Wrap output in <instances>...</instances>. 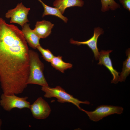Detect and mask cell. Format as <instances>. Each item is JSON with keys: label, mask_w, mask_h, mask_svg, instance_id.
Listing matches in <instances>:
<instances>
[{"label": "cell", "mask_w": 130, "mask_h": 130, "mask_svg": "<svg viewBox=\"0 0 130 130\" xmlns=\"http://www.w3.org/2000/svg\"><path fill=\"white\" fill-rule=\"evenodd\" d=\"M29 50L21 31L0 19V81L4 93L18 94L26 87Z\"/></svg>", "instance_id": "obj_1"}, {"label": "cell", "mask_w": 130, "mask_h": 130, "mask_svg": "<svg viewBox=\"0 0 130 130\" xmlns=\"http://www.w3.org/2000/svg\"><path fill=\"white\" fill-rule=\"evenodd\" d=\"M30 70L27 84H35L42 86L48 85L43 74L44 65L38 53L29 50Z\"/></svg>", "instance_id": "obj_2"}, {"label": "cell", "mask_w": 130, "mask_h": 130, "mask_svg": "<svg viewBox=\"0 0 130 130\" xmlns=\"http://www.w3.org/2000/svg\"><path fill=\"white\" fill-rule=\"evenodd\" d=\"M41 90L45 93L44 95L45 97L50 98L54 97L57 99V101L59 102L71 103L76 106L80 110L82 109L79 106L80 104H83L88 105L90 103L88 101H81L74 98L59 86H57L55 88L51 87L48 85L42 86Z\"/></svg>", "instance_id": "obj_3"}, {"label": "cell", "mask_w": 130, "mask_h": 130, "mask_svg": "<svg viewBox=\"0 0 130 130\" xmlns=\"http://www.w3.org/2000/svg\"><path fill=\"white\" fill-rule=\"evenodd\" d=\"M28 98L26 96L20 97L15 94L7 95L3 93L0 96V104L4 110L8 112L15 108L29 109L30 104L27 100Z\"/></svg>", "instance_id": "obj_4"}, {"label": "cell", "mask_w": 130, "mask_h": 130, "mask_svg": "<svg viewBox=\"0 0 130 130\" xmlns=\"http://www.w3.org/2000/svg\"><path fill=\"white\" fill-rule=\"evenodd\" d=\"M123 108L121 106L106 105L98 106L93 111H88L82 109L81 110L85 112L91 120L97 122L103 118L115 114H120L123 111Z\"/></svg>", "instance_id": "obj_5"}, {"label": "cell", "mask_w": 130, "mask_h": 130, "mask_svg": "<svg viewBox=\"0 0 130 130\" xmlns=\"http://www.w3.org/2000/svg\"><path fill=\"white\" fill-rule=\"evenodd\" d=\"M30 8L25 6L22 3H20L14 8L9 10L6 13L5 17L11 18L10 23L18 24L22 27L29 21L27 15Z\"/></svg>", "instance_id": "obj_6"}, {"label": "cell", "mask_w": 130, "mask_h": 130, "mask_svg": "<svg viewBox=\"0 0 130 130\" xmlns=\"http://www.w3.org/2000/svg\"><path fill=\"white\" fill-rule=\"evenodd\" d=\"M30 109L33 117L37 119H44L50 113L51 109L48 103L42 98L39 97L32 104Z\"/></svg>", "instance_id": "obj_7"}, {"label": "cell", "mask_w": 130, "mask_h": 130, "mask_svg": "<svg viewBox=\"0 0 130 130\" xmlns=\"http://www.w3.org/2000/svg\"><path fill=\"white\" fill-rule=\"evenodd\" d=\"M112 51V50H101L99 52L98 58L99 62L98 64L103 65L107 68L113 76L111 83L116 84L119 81V74L120 73L117 72L113 67L111 60L110 57V54Z\"/></svg>", "instance_id": "obj_8"}, {"label": "cell", "mask_w": 130, "mask_h": 130, "mask_svg": "<svg viewBox=\"0 0 130 130\" xmlns=\"http://www.w3.org/2000/svg\"><path fill=\"white\" fill-rule=\"evenodd\" d=\"M103 30L99 27L94 28L93 36L90 39L84 41H79L71 39L70 43L74 45L80 46L86 45L92 50L96 60L98 59L99 52L97 47L98 39L99 36L104 33Z\"/></svg>", "instance_id": "obj_9"}, {"label": "cell", "mask_w": 130, "mask_h": 130, "mask_svg": "<svg viewBox=\"0 0 130 130\" xmlns=\"http://www.w3.org/2000/svg\"><path fill=\"white\" fill-rule=\"evenodd\" d=\"M54 26L53 24L48 21L43 20L38 21L33 30L40 39L45 38L51 34Z\"/></svg>", "instance_id": "obj_10"}, {"label": "cell", "mask_w": 130, "mask_h": 130, "mask_svg": "<svg viewBox=\"0 0 130 130\" xmlns=\"http://www.w3.org/2000/svg\"><path fill=\"white\" fill-rule=\"evenodd\" d=\"M30 24L26 23L22 27L21 30L29 46L33 49H36L40 45V38L35 33L33 30L31 29Z\"/></svg>", "instance_id": "obj_11"}, {"label": "cell", "mask_w": 130, "mask_h": 130, "mask_svg": "<svg viewBox=\"0 0 130 130\" xmlns=\"http://www.w3.org/2000/svg\"><path fill=\"white\" fill-rule=\"evenodd\" d=\"M84 4V1L82 0H55L53 3V6L58 8L62 14L68 7H81Z\"/></svg>", "instance_id": "obj_12"}, {"label": "cell", "mask_w": 130, "mask_h": 130, "mask_svg": "<svg viewBox=\"0 0 130 130\" xmlns=\"http://www.w3.org/2000/svg\"><path fill=\"white\" fill-rule=\"evenodd\" d=\"M62 58V57L60 56H54L50 62L52 67L64 73L65 70L72 68V65L64 62Z\"/></svg>", "instance_id": "obj_13"}, {"label": "cell", "mask_w": 130, "mask_h": 130, "mask_svg": "<svg viewBox=\"0 0 130 130\" xmlns=\"http://www.w3.org/2000/svg\"><path fill=\"white\" fill-rule=\"evenodd\" d=\"M40 2L41 3L44 9L42 17L48 15H54L59 18L65 22H67L68 20V18L63 15L59 10L57 8L47 6L42 0Z\"/></svg>", "instance_id": "obj_14"}, {"label": "cell", "mask_w": 130, "mask_h": 130, "mask_svg": "<svg viewBox=\"0 0 130 130\" xmlns=\"http://www.w3.org/2000/svg\"><path fill=\"white\" fill-rule=\"evenodd\" d=\"M127 57L123 62V67L122 72L120 73L119 81H124L126 77L130 73V50L129 48L126 51Z\"/></svg>", "instance_id": "obj_15"}, {"label": "cell", "mask_w": 130, "mask_h": 130, "mask_svg": "<svg viewBox=\"0 0 130 130\" xmlns=\"http://www.w3.org/2000/svg\"><path fill=\"white\" fill-rule=\"evenodd\" d=\"M102 4L101 10L105 12L110 9L113 10L120 7V5L114 0H101Z\"/></svg>", "instance_id": "obj_16"}, {"label": "cell", "mask_w": 130, "mask_h": 130, "mask_svg": "<svg viewBox=\"0 0 130 130\" xmlns=\"http://www.w3.org/2000/svg\"><path fill=\"white\" fill-rule=\"evenodd\" d=\"M37 48L41 53L44 59L48 62H50L54 56L49 49L43 48L40 45Z\"/></svg>", "instance_id": "obj_17"}, {"label": "cell", "mask_w": 130, "mask_h": 130, "mask_svg": "<svg viewBox=\"0 0 130 130\" xmlns=\"http://www.w3.org/2000/svg\"><path fill=\"white\" fill-rule=\"evenodd\" d=\"M119 1L124 8L130 11V0H119Z\"/></svg>", "instance_id": "obj_18"}, {"label": "cell", "mask_w": 130, "mask_h": 130, "mask_svg": "<svg viewBox=\"0 0 130 130\" xmlns=\"http://www.w3.org/2000/svg\"><path fill=\"white\" fill-rule=\"evenodd\" d=\"M2 124V121L1 119H0V130H1V126Z\"/></svg>", "instance_id": "obj_19"}, {"label": "cell", "mask_w": 130, "mask_h": 130, "mask_svg": "<svg viewBox=\"0 0 130 130\" xmlns=\"http://www.w3.org/2000/svg\"><path fill=\"white\" fill-rule=\"evenodd\" d=\"M40 2L41 0H38Z\"/></svg>", "instance_id": "obj_20"}]
</instances>
